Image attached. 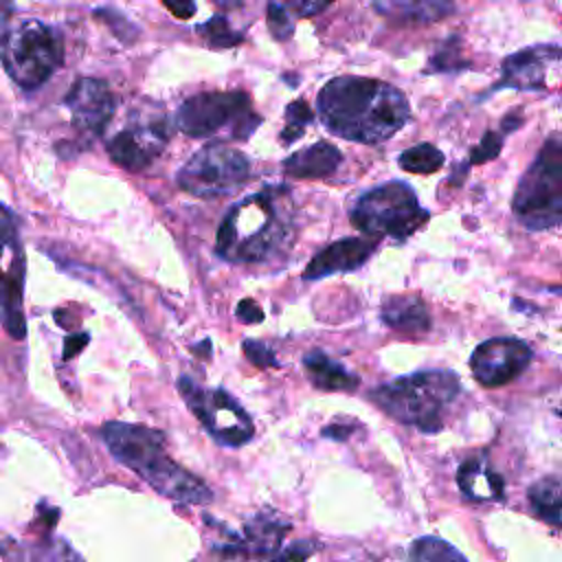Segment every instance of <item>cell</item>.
Masks as SVG:
<instances>
[{
  "label": "cell",
  "mask_w": 562,
  "mask_h": 562,
  "mask_svg": "<svg viewBox=\"0 0 562 562\" xmlns=\"http://www.w3.org/2000/svg\"><path fill=\"white\" fill-rule=\"evenodd\" d=\"M323 123L336 136L378 145L400 132L411 116L402 90L369 77H336L318 92Z\"/></svg>",
  "instance_id": "cell-1"
},
{
  "label": "cell",
  "mask_w": 562,
  "mask_h": 562,
  "mask_svg": "<svg viewBox=\"0 0 562 562\" xmlns=\"http://www.w3.org/2000/svg\"><path fill=\"white\" fill-rule=\"evenodd\" d=\"M101 435L114 459L136 472L158 494L187 505L211 503L213 492L209 485L167 454L158 430L127 422H108Z\"/></svg>",
  "instance_id": "cell-2"
},
{
  "label": "cell",
  "mask_w": 562,
  "mask_h": 562,
  "mask_svg": "<svg viewBox=\"0 0 562 562\" xmlns=\"http://www.w3.org/2000/svg\"><path fill=\"white\" fill-rule=\"evenodd\" d=\"M292 233L285 189H263L235 204L217 228V252L228 261H261L277 252Z\"/></svg>",
  "instance_id": "cell-3"
},
{
  "label": "cell",
  "mask_w": 562,
  "mask_h": 562,
  "mask_svg": "<svg viewBox=\"0 0 562 562\" xmlns=\"http://www.w3.org/2000/svg\"><path fill=\"white\" fill-rule=\"evenodd\" d=\"M459 391L461 382L452 371L430 369L378 386L371 391V400L389 417L415 426L422 432H437L443 426V411Z\"/></svg>",
  "instance_id": "cell-4"
},
{
  "label": "cell",
  "mask_w": 562,
  "mask_h": 562,
  "mask_svg": "<svg viewBox=\"0 0 562 562\" xmlns=\"http://www.w3.org/2000/svg\"><path fill=\"white\" fill-rule=\"evenodd\" d=\"M512 209L529 231H547L562 224V140L551 138L542 145L518 180Z\"/></svg>",
  "instance_id": "cell-5"
},
{
  "label": "cell",
  "mask_w": 562,
  "mask_h": 562,
  "mask_svg": "<svg viewBox=\"0 0 562 562\" xmlns=\"http://www.w3.org/2000/svg\"><path fill=\"white\" fill-rule=\"evenodd\" d=\"M0 59L9 77L24 90L40 88L64 59V44L53 26L26 20L0 44Z\"/></svg>",
  "instance_id": "cell-6"
},
{
  "label": "cell",
  "mask_w": 562,
  "mask_h": 562,
  "mask_svg": "<svg viewBox=\"0 0 562 562\" xmlns=\"http://www.w3.org/2000/svg\"><path fill=\"white\" fill-rule=\"evenodd\" d=\"M351 224L364 235L404 239L422 228L428 220L406 182H386L362 193L351 206Z\"/></svg>",
  "instance_id": "cell-7"
},
{
  "label": "cell",
  "mask_w": 562,
  "mask_h": 562,
  "mask_svg": "<svg viewBox=\"0 0 562 562\" xmlns=\"http://www.w3.org/2000/svg\"><path fill=\"white\" fill-rule=\"evenodd\" d=\"M261 123L246 92H202L189 97L176 112L180 132L193 138L231 130V138H246Z\"/></svg>",
  "instance_id": "cell-8"
},
{
  "label": "cell",
  "mask_w": 562,
  "mask_h": 562,
  "mask_svg": "<svg viewBox=\"0 0 562 562\" xmlns=\"http://www.w3.org/2000/svg\"><path fill=\"white\" fill-rule=\"evenodd\" d=\"M250 173L248 158L228 145H206L193 154L178 171L182 191L195 198L228 195L244 184Z\"/></svg>",
  "instance_id": "cell-9"
},
{
  "label": "cell",
  "mask_w": 562,
  "mask_h": 562,
  "mask_svg": "<svg viewBox=\"0 0 562 562\" xmlns=\"http://www.w3.org/2000/svg\"><path fill=\"white\" fill-rule=\"evenodd\" d=\"M178 391L189 404L191 413L202 422L206 432L222 446H244L255 435L248 413L222 389H202L191 378L178 380Z\"/></svg>",
  "instance_id": "cell-10"
},
{
  "label": "cell",
  "mask_w": 562,
  "mask_h": 562,
  "mask_svg": "<svg viewBox=\"0 0 562 562\" xmlns=\"http://www.w3.org/2000/svg\"><path fill=\"white\" fill-rule=\"evenodd\" d=\"M24 294V250L13 213L0 202V318L15 340L26 336L22 312Z\"/></svg>",
  "instance_id": "cell-11"
},
{
  "label": "cell",
  "mask_w": 562,
  "mask_h": 562,
  "mask_svg": "<svg viewBox=\"0 0 562 562\" xmlns=\"http://www.w3.org/2000/svg\"><path fill=\"white\" fill-rule=\"evenodd\" d=\"M169 132L165 116L134 112L130 125L108 140V156L127 171L145 169L167 145Z\"/></svg>",
  "instance_id": "cell-12"
},
{
  "label": "cell",
  "mask_w": 562,
  "mask_h": 562,
  "mask_svg": "<svg viewBox=\"0 0 562 562\" xmlns=\"http://www.w3.org/2000/svg\"><path fill=\"white\" fill-rule=\"evenodd\" d=\"M531 362V349L518 338H490L470 358L472 375L483 386H503L518 378Z\"/></svg>",
  "instance_id": "cell-13"
},
{
  "label": "cell",
  "mask_w": 562,
  "mask_h": 562,
  "mask_svg": "<svg viewBox=\"0 0 562 562\" xmlns=\"http://www.w3.org/2000/svg\"><path fill=\"white\" fill-rule=\"evenodd\" d=\"M66 105L77 127L101 134L114 114V94L101 79H79L66 94Z\"/></svg>",
  "instance_id": "cell-14"
},
{
  "label": "cell",
  "mask_w": 562,
  "mask_h": 562,
  "mask_svg": "<svg viewBox=\"0 0 562 562\" xmlns=\"http://www.w3.org/2000/svg\"><path fill=\"white\" fill-rule=\"evenodd\" d=\"M562 59V48L555 44H538L522 48L503 61V79L498 88L540 90L544 88V70L551 61Z\"/></svg>",
  "instance_id": "cell-15"
},
{
  "label": "cell",
  "mask_w": 562,
  "mask_h": 562,
  "mask_svg": "<svg viewBox=\"0 0 562 562\" xmlns=\"http://www.w3.org/2000/svg\"><path fill=\"white\" fill-rule=\"evenodd\" d=\"M373 248H375V241H369L362 237H349V239L334 241L327 248H323L318 255H314V259L305 266L303 277L321 279V277H327L334 272L356 270L369 259Z\"/></svg>",
  "instance_id": "cell-16"
},
{
  "label": "cell",
  "mask_w": 562,
  "mask_h": 562,
  "mask_svg": "<svg viewBox=\"0 0 562 562\" xmlns=\"http://www.w3.org/2000/svg\"><path fill=\"white\" fill-rule=\"evenodd\" d=\"M373 9L397 26L432 24L454 11L452 0H371Z\"/></svg>",
  "instance_id": "cell-17"
},
{
  "label": "cell",
  "mask_w": 562,
  "mask_h": 562,
  "mask_svg": "<svg viewBox=\"0 0 562 562\" xmlns=\"http://www.w3.org/2000/svg\"><path fill=\"white\" fill-rule=\"evenodd\" d=\"M457 483L465 498L483 503L498 501L503 496V476L483 457L465 459L457 470Z\"/></svg>",
  "instance_id": "cell-18"
},
{
  "label": "cell",
  "mask_w": 562,
  "mask_h": 562,
  "mask_svg": "<svg viewBox=\"0 0 562 562\" xmlns=\"http://www.w3.org/2000/svg\"><path fill=\"white\" fill-rule=\"evenodd\" d=\"M342 154L331 143L318 140L301 151L290 154L283 160V169L288 176L299 180H318L325 176H331L336 167L340 165Z\"/></svg>",
  "instance_id": "cell-19"
},
{
  "label": "cell",
  "mask_w": 562,
  "mask_h": 562,
  "mask_svg": "<svg viewBox=\"0 0 562 562\" xmlns=\"http://www.w3.org/2000/svg\"><path fill=\"white\" fill-rule=\"evenodd\" d=\"M334 0H268L266 20L274 40L285 42L294 33V24L325 11Z\"/></svg>",
  "instance_id": "cell-20"
},
{
  "label": "cell",
  "mask_w": 562,
  "mask_h": 562,
  "mask_svg": "<svg viewBox=\"0 0 562 562\" xmlns=\"http://www.w3.org/2000/svg\"><path fill=\"white\" fill-rule=\"evenodd\" d=\"M382 321L402 334L419 336L430 329V314L417 296H391L382 305Z\"/></svg>",
  "instance_id": "cell-21"
},
{
  "label": "cell",
  "mask_w": 562,
  "mask_h": 562,
  "mask_svg": "<svg viewBox=\"0 0 562 562\" xmlns=\"http://www.w3.org/2000/svg\"><path fill=\"white\" fill-rule=\"evenodd\" d=\"M303 367H305L310 382L323 391H353L360 382L356 373L347 371L340 362L331 360L323 351L305 353Z\"/></svg>",
  "instance_id": "cell-22"
},
{
  "label": "cell",
  "mask_w": 562,
  "mask_h": 562,
  "mask_svg": "<svg viewBox=\"0 0 562 562\" xmlns=\"http://www.w3.org/2000/svg\"><path fill=\"white\" fill-rule=\"evenodd\" d=\"M290 522L277 512H261L246 525V538L257 555L272 558L281 549V540L288 533Z\"/></svg>",
  "instance_id": "cell-23"
},
{
  "label": "cell",
  "mask_w": 562,
  "mask_h": 562,
  "mask_svg": "<svg viewBox=\"0 0 562 562\" xmlns=\"http://www.w3.org/2000/svg\"><path fill=\"white\" fill-rule=\"evenodd\" d=\"M529 505L533 514L553 527L562 529V481L553 476H544L536 481L527 492Z\"/></svg>",
  "instance_id": "cell-24"
},
{
  "label": "cell",
  "mask_w": 562,
  "mask_h": 562,
  "mask_svg": "<svg viewBox=\"0 0 562 562\" xmlns=\"http://www.w3.org/2000/svg\"><path fill=\"white\" fill-rule=\"evenodd\" d=\"M408 555H411V562H468L459 549H454L450 542L435 536L417 538L411 544Z\"/></svg>",
  "instance_id": "cell-25"
},
{
  "label": "cell",
  "mask_w": 562,
  "mask_h": 562,
  "mask_svg": "<svg viewBox=\"0 0 562 562\" xmlns=\"http://www.w3.org/2000/svg\"><path fill=\"white\" fill-rule=\"evenodd\" d=\"M397 162L404 171H411V173H432L443 165V154L430 143H419L404 149Z\"/></svg>",
  "instance_id": "cell-26"
},
{
  "label": "cell",
  "mask_w": 562,
  "mask_h": 562,
  "mask_svg": "<svg viewBox=\"0 0 562 562\" xmlns=\"http://www.w3.org/2000/svg\"><path fill=\"white\" fill-rule=\"evenodd\" d=\"M198 33L211 44V46H217V48H228V46H237L244 35L237 33L228 20L224 15H213L211 20H206L204 24L198 26Z\"/></svg>",
  "instance_id": "cell-27"
},
{
  "label": "cell",
  "mask_w": 562,
  "mask_h": 562,
  "mask_svg": "<svg viewBox=\"0 0 562 562\" xmlns=\"http://www.w3.org/2000/svg\"><path fill=\"white\" fill-rule=\"evenodd\" d=\"M461 44L459 37H450L443 42V46L428 59V72H454L468 66V61L459 53Z\"/></svg>",
  "instance_id": "cell-28"
},
{
  "label": "cell",
  "mask_w": 562,
  "mask_h": 562,
  "mask_svg": "<svg viewBox=\"0 0 562 562\" xmlns=\"http://www.w3.org/2000/svg\"><path fill=\"white\" fill-rule=\"evenodd\" d=\"M314 119L310 105L305 101H292L288 108H285V127L281 132V140L288 145V143H294L303 136V130L305 125Z\"/></svg>",
  "instance_id": "cell-29"
},
{
  "label": "cell",
  "mask_w": 562,
  "mask_h": 562,
  "mask_svg": "<svg viewBox=\"0 0 562 562\" xmlns=\"http://www.w3.org/2000/svg\"><path fill=\"white\" fill-rule=\"evenodd\" d=\"M501 147H503V136L498 132H487L481 143L472 149L470 154V162L472 165H479V162H490L494 160L498 154H501Z\"/></svg>",
  "instance_id": "cell-30"
},
{
  "label": "cell",
  "mask_w": 562,
  "mask_h": 562,
  "mask_svg": "<svg viewBox=\"0 0 562 562\" xmlns=\"http://www.w3.org/2000/svg\"><path fill=\"white\" fill-rule=\"evenodd\" d=\"M35 562H83L66 542H48L46 549L35 553Z\"/></svg>",
  "instance_id": "cell-31"
},
{
  "label": "cell",
  "mask_w": 562,
  "mask_h": 562,
  "mask_svg": "<svg viewBox=\"0 0 562 562\" xmlns=\"http://www.w3.org/2000/svg\"><path fill=\"white\" fill-rule=\"evenodd\" d=\"M314 542H305V540H299L285 549H279L270 562H305L312 553H314Z\"/></svg>",
  "instance_id": "cell-32"
},
{
  "label": "cell",
  "mask_w": 562,
  "mask_h": 562,
  "mask_svg": "<svg viewBox=\"0 0 562 562\" xmlns=\"http://www.w3.org/2000/svg\"><path fill=\"white\" fill-rule=\"evenodd\" d=\"M244 353L257 367H274L277 364L272 349L259 340H244Z\"/></svg>",
  "instance_id": "cell-33"
},
{
  "label": "cell",
  "mask_w": 562,
  "mask_h": 562,
  "mask_svg": "<svg viewBox=\"0 0 562 562\" xmlns=\"http://www.w3.org/2000/svg\"><path fill=\"white\" fill-rule=\"evenodd\" d=\"M237 318L244 323H261L263 321V312L261 307L252 301V299H244L237 303Z\"/></svg>",
  "instance_id": "cell-34"
},
{
  "label": "cell",
  "mask_w": 562,
  "mask_h": 562,
  "mask_svg": "<svg viewBox=\"0 0 562 562\" xmlns=\"http://www.w3.org/2000/svg\"><path fill=\"white\" fill-rule=\"evenodd\" d=\"M162 4L180 20H187L195 13V2L193 0H162Z\"/></svg>",
  "instance_id": "cell-35"
},
{
  "label": "cell",
  "mask_w": 562,
  "mask_h": 562,
  "mask_svg": "<svg viewBox=\"0 0 562 562\" xmlns=\"http://www.w3.org/2000/svg\"><path fill=\"white\" fill-rule=\"evenodd\" d=\"M88 342V334H77V336H68L66 345H64V358L75 356L83 345Z\"/></svg>",
  "instance_id": "cell-36"
},
{
  "label": "cell",
  "mask_w": 562,
  "mask_h": 562,
  "mask_svg": "<svg viewBox=\"0 0 562 562\" xmlns=\"http://www.w3.org/2000/svg\"><path fill=\"white\" fill-rule=\"evenodd\" d=\"M211 2L220 9H237V7H241L244 0H211Z\"/></svg>",
  "instance_id": "cell-37"
},
{
  "label": "cell",
  "mask_w": 562,
  "mask_h": 562,
  "mask_svg": "<svg viewBox=\"0 0 562 562\" xmlns=\"http://www.w3.org/2000/svg\"><path fill=\"white\" fill-rule=\"evenodd\" d=\"M518 125H520V119L514 116V114H509V116L503 121V132H509V130H514V127H518Z\"/></svg>",
  "instance_id": "cell-38"
}]
</instances>
